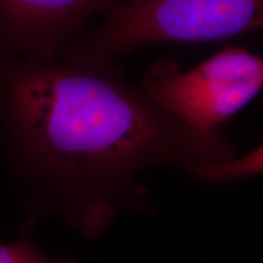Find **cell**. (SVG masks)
I'll return each mask as SVG.
<instances>
[{
    "instance_id": "cell-1",
    "label": "cell",
    "mask_w": 263,
    "mask_h": 263,
    "mask_svg": "<svg viewBox=\"0 0 263 263\" xmlns=\"http://www.w3.org/2000/svg\"><path fill=\"white\" fill-rule=\"evenodd\" d=\"M0 121L35 217L59 213L85 239L146 207V168L192 172L235 156L222 133L177 120L114 62L15 59L0 76Z\"/></svg>"
},
{
    "instance_id": "cell-2",
    "label": "cell",
    "mask_w": 263,
    "mask_h": 263,
    "mask_svg": "<svg viewBox=\"0 0 263 263\" xmlns=\"http://www.w3.org/2000/svg\"><path fill=\"white\" fill-rule=\"evenodd\" d=\"M263 0H121L94 31L62 49L77 64H110L157 43H207L261 31Z\"/></svg>"
},
{
    "instance_id": "cell-3",
    "label": "cell",
    "mask_w": 263,
    "mask_h": 263,
    "mask_svg": "<svg viewBox=\"0 0 263 263\" xmlns=\"http://www.w3.org/2000/svg\"><path fill=\"white\" fill-rule=\"evenodd\" d=\"M263 85V59L228 45L190 70L160 59L139 88L156 105L186 126L206 134L221 127L257 97Z\"/></svg>"
},
{
    "instance_id": "cell-4",
    "label": "cell",
    "mask_w": 263,
    "mask_h": 263,
    "mask_svg": "<svg viewBox=\"0 0 263 263\" xmlns=\"http://www.w3.org/2000/svg\"><path fill=\"white\" fill-rule=\"evenodd\" d=\"M121 0H0L5 39L31 60H50Z\"/></svg>"
},
{
    "instance_id": "cell-5",
    "label": "cell",
    "mask_w": 263,
    "mask_h": 263,
    "mask_svg": "<svg viewBox=\"0 0 263 263\" xmlns=\"http://www.w3.org/2000/svg\"><path fill=\"white\" fill-rule=\"evenodd\" d=\"M262 172V147L259 146L248 155L235 159L230 157L221 162L206 166L196 167L192 173L195 178L201 182L217 183L226 182V180L245 178Z\"/></svg>"
},
{
    "instance_id": "cell-6",
    "label": "cell",
    "mask_w": 263,
    "mask_h": 263,
    "mask_svg": "<svg viewBox=\"0 0 263 263\" xmlns=\"http://www.w3.org/2000/svg\"><path fill=\"white\" fill-rule=\"evenodd\" d=\"M33 221L17 241L0 244V263H80L70 258H52L42 252L31 236Z\"/></svg>"
}]
</instances>
